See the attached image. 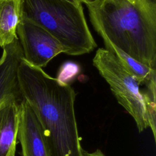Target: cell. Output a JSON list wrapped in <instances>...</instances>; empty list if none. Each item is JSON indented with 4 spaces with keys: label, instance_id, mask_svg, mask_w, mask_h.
<instances>
[{
    "label": "cell",
    "instance_id": "10",
    "mask_svg": "<svg viewBox=\"0 0 156 156\" xmlns=\"http://www.w3.org/2000/svg\"><path fill=\"white\" fill-rule=\"evenodd\" d=\"M107 50L111 52L122 65L138 80L141 85L156 77V69L150 68L135 60L121 49L115 46L105 37H101Z\"/></svg>",
    "mask_w": 156,
    "mask_h": 156
},
{
    "label": "cell",
    "instance_id": "13",
    "mask_svg": "<svg viewBox=\"0 0 156 156\" xmlns=\"http://www.w3.org/2000/svg\"><path fill=\"white\" fill-rule=\"evenodd\" d=\"M99 0H80V1L82 2V3H84L85 4V5L87 4H94L96 2H98Z\"/></svg>",
    "mask_w": 156,
    "mask_h": 156
},
{
    "label": "cell",
    "instance_id": "2",
    "mask_svg": "<svg viewBox=\"0 0 156 156\" xmlns=\"http://www.w3.org/2000/svg\"><path fill=\"white\" fill-rule=\"evenodd\" d=\"M86 5L101 37L156 69V0H99Z\"/></svg>",
    "mask_w": 156,
    "mask_h": 156
},
{
    "label": "cell",
    "instance_id": "8",
    "mask_svg": "<svg viewBox=\"0 0 156 156\" xmlns=\"http://www.w3.org/2000/svg\"><path fill=\"white\" fill-rule=\"evenodd\" d=\"M21 102L13 97L0 101V156H15Z\"/></svg>",
    "mask_w": 156,
    "mask_h": 156
},
{
    "label": "cell",
    "instance_id": "6",
    "mask_svg": "<svg viewBox=\"0 0 156 156\" xmlns=\"http://www.w3.org/2000/svg\"><path fill=\"white\" fill-rule=\"evenodd\" d=\"M17 140L21 144V156H50L41 126L24 99L20 104Z\"/></svg>",
    "mask_w": 156,
    "mask_h": 156
},
{
    "label": "cell",
    "instance_id": "14",
    "mask_svg": "<svg viewBox=\"0 0 156 156\" xmlns=\"http://www.w3.org/2000/svg\"><path fill=\"white\" fill-rule=\"evenodd\" d=\"M69 2H71L73 3L76 4H82V2L80 1V0H67Z\"/></svg>",
    "mask_w": 156,
    "mask_h": 156
},
{
    "label": "cell",
    "instance_id": "9",
    "mask_svg": "<svg viewBox=\"0 0 156 156\" xmlns=\"http://www.w3.org/2000/svg\"><path fill=\"white\" fill-rule=\"evenodd\" d=\"M21 0H0V46L4 48L18 38Z\"/></svg>",
    "mask_w": 156,
    "mask_h": 156
},
{
    "label": "cell",
    "instance_id": "7",
    "mask_svg": "<svg viewBox=\"0 0 156 156\" xmlns=\"http://www.w3.org/2000/svg\"><path fill=\"white\" fill-rule=\"evenodd\" d=\"M23 51L18 38L3 48L0 58V101L8 97H13L20 102L22 96L18 79V69Z\"/></svg>",
    "mask_w": 156,
    "mask_h": 156
},
{
    "label": "cell",
    "instance_id": "5",
    "mask_svg": "<svg viewBox=\"0 0 156 156\" xmlns=\"http://www.w3.org/2000/svg\"><path fill=\"white\" fill-rule=\"evenodd\" d=\"M16 33L24 59L33 66L41 68L58 54H68V49L52 35L30 21L21 19Z\"/></svg>",
    "mask_w": 156,
    "mask_h": 156
},
{
    "label": "cell",
    "instance_id": "11",
    "mask_svg": "<svg viewBox=\"0 0 156 156\" xmlns=\"http://www.w3.org/2000/svg\"><path fill=\"white\" fill-rule=\"evenodd\" d=\"M79 71V68L77 65L74 63L67 62L63 65L57 79L62 82L68 83L67 82L75 77Z\"/></svg>",
    "mask_w": 156,
    "mask_h": 156
},
{
    "label": "cell",
    "instance_id": "1",
    "mask_svg": "<svg viewBox=\"0 0 156 156\" xmlns=\"http://www.w3.org/2000/svg\"><path fill=\"white\" fill-rule=\"evenodd\" d=\"M18 79L23 98L41 126L50 156H82L74 89L24 58L19 66Z\"/></svg>",
    "mask_w": 156,
    "mask_h": 156
},
{
    "label": "cell",
    "instance_id": "12",
    "mask_svg": "<svg viewBox=\"0 0 156 156\" xmlns=\"http://www.w3.org/2000/svg\"><path fill=\"white\" fill-rule=\"evenodd\" d=\"M82 156H107L105 155L104 152L99 149H97L93 152H88L82 149Z\"/></svg>",
    "mask_w": 156,
    "mask_h": 156
},
{
    "label": "cell",
    "instance_id": "3",
    "mask_svg": "<svg viewBox=\"0 0 156 156\" xmlns=\"http://www.w3.org/2000/svg\"><path fill=\"white\" fill-rule=\"evenodd\" d=\"M21 19L46 30L68 49V55L88 53L97 46L82 4L67 0H21Z\"/></svg>",
    "mask_w": 156,
    "mask_h": 156
},
{
    "label": "cell",
    "instance_id": "4",
    "mask_svg": "<svg viewBox=\"0 0 156 156\" xmlns=\"http://www.w3.org/2000/svg\"><path fill=\"white\" fill-rule=\"evenodd\" d=\"M93 63L110 85L118 102L133 119L138 132L149 128L145 100L138 80L105 48L98 49Z\"/></svg>",
    "mask_w": 156,
    "mask_h": 156
}]
</instances>
